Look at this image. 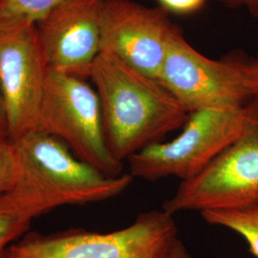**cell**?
Instances as JSON below:
<instances>
[{
	"mask_svg": "<svg viewBox=\"0 0 258 258\" xmlns=\"http://www.w3.org/2000/svg\"><path fill=\"white\" fill-rule=\"evenodd\" d=\"M89 78L98 94L107 148L118 162L183 127L189 111L164 83L101 51Z\"/></svg>",
	"mask_w": 258,
	"mask_h": 258,
	"instance_id": "1",
	"label": "cell"
},
{
	"mask_svg": "<svg viewBox=\"0 0 258 258\" xmlns=\"http://www.w3.org/2000/svg\"><path fill=\"white\" fill-rule=\"evenodd\" d=\"M19 175L14 188L44 204L49 211L63 205L97 203L114 198L132 184L129 173L106 175L75 156L63 142L40 129L14 141Z\"/></svg>",
	"mask_w": 258,
	"mask_h": 258,
	"instance_id": "2",
	"label": "cell"
},
{
	"mask_svg": "<svg viewBox=\"0 0 258 258\" xmlns=\"http://www.w3.org/2000/svg\"><path fill=\"white\" fill-rule=\"evenodd\" d=\"M178 238L173 215L164 210L139 214L110 232L70 229L50 234L28 232L1 258H163Z\"/></svg>",
	"mask_w": 258,
	"mask_h": 258,
	"instance_id": "3",
	"label": "cell"
},
{
	"mask_svg": "<svg viewBox=\"0 0 258 258\" xmlns=\"http://www.w3.org/2000/svg\"><path fill=\"white\" fill-rule=\"evenodd\" d=\"M249 102L189 112L176 138L129 157V174L146 181L176 177L181 182L197 175L243 132L249 120Z\"/></svg>",
	"mask_w": 258,
	"mask_h": 258,
	"instance_id": "4",
	"label": "cell"
},
{
	"mask_svg": "<svg viewBox=\"0 0 258 258\" xmlns=\"http://www.w3.org/2000/svg\"><path fill=\"white\" fill-rule=\"evenodd\" d=\"M38 129L63 142L75 156L106 175H121L122 163L109 151L95 88L72 75L48 67Z\"/></svg>",
	"mask_w": 258,
	"mask_h": 258,
	"instance_id": "5",
	"label": "cell"
},
{
	"mask_svg": "<svg viewBox=\"0 0 258 258\" xmlns=\"http://www.w3.org/2000/svg\"><path fill=\"white\" fill-rule=\"evenodd\" d=\"M249 104V120L243 132L201 172L182 181L162 210L174 215L258 203V98Z\"/></svg>",
	"mask_w": 258,
	"mask_h": 258,
	"instance_id": "6",
	"label": "cell"
},
{
	"mask_svg": "<svg viewBox=\"0 0 258 258\" xmlns=\"http://www.w3.org/2000/svg\"><path fill=\"white\" fill-rule=\"evenodd\" d=\"M160 82L189 112L240 107L254 99L249 60L210 58L188 43L179 28L170 38Z\"/></svg>",
	"mask_w": 258,
	"mask_h": 258,
	"instance_id": "7",
	"label": "cell"
},
{
	"mask_svg": "<svg viewBox=\"0 0 258 258\" xmlns=\"http://www.w3.org/2000/svg\"><path fill=\"white\" fill-rule=\"evenodd\" d=\"M47 71L36 23L0 18V91L13 141L38 129Z\"/></svg>",
	"mask_w": 258,
	"mask_h": 258,
	"instance_id": "8",
	"label": "cell"
},
{
	"mask_svg": "<svg viewBox=\"0 0 258 258\" xmlns=\"http://www.w3.org/2000/svg\"><path fill=\"white\" fill-rule=\"evenodd\" d=\"M178 27L163 6L132 0H104L101 51L117 55L140 72L160 81L170 38Z\"/></svg>",
	"mask_w": 258,
	"mask_h": 258,
	"instance_id": "9",
	"label": "cell"
},
{
	"mask_svg": "<svg viewBox=\"0 0 258 258\" xmlns=\"http://www.w3.org/2000/svg\"><path fill=\"white\" fill-rule=\"evenodd\" d=\"M104 0H65L36 23L48 67L86 79L101 53Z\"/></svg>",
	"mask_w": 258,
	"mask_h": 258,
	"instance_id": "10",
	"label": "cell"
},
{
	"mask_svg": "<svg viewBox=\"0 0 258 258\" xmlns=\"http://www.w3.org/2000/svg\"><path fill=\"white\" fill-rule=\"evenodd\" d=\"M49 212L44 204L13 188L0 195V258L6 249L21 238L32 220Z\"/></svg>",
	"mask_w": 258,
	"mask_h": 258,
	"instance_id": "11",
	"label": "cell"
},
{
	"mask_svg": "<svg viewBox=\"0 0 258 258\" xmlns=\"http://www.w3.org/2000/svg\"><path fill=\"white\" fill-rule=\"evenodd\" d=\"M204 220L236 232L249 246L252 255L258 258V203L230 210H212L200 213Z\"/></svg>",
	"mask_w": 258,
	"mask_h": 258,
	"instance_id": "12",
	"label": "cell"
},
{
	"mask_svg": "<svg viewBox=\"0 0 258 258\" xmlns=\"http://www.w3.org/2000/svg\"><path fill=\"white\" fill-rule=\"evenodd\" d=\"M65 0H0L1 19H23L37 23Z\"/></svg>",
	"mask_w": 258,
	"mask_h": 258,
	"instance_id": "13",
	"label": "cell"
},
{
	"mask_svg": "<svg viewBox=\"0 0 258 258\" xmlns=\"http://www.w3.org/2000/svg\"><path fill=\"white\" fill-rule=\"evenodd\" d=\"M19 159L16 143L0 136V195L12 190L18 182Z\"/></svg>",
	"mask_w": 258,
	"mask_h": 258,
	"instance_id": "14",
	"label": "cell"
},
{
	"mask_svg": "<svg viewBox=\"0 0 258 258\" xmlns=\"http://www.w3.org/2000/svg\"><path fill=\"white\" fill-rule=\"evenodd\" d=\"M161 6L166 8L169 13L181 15L191 14L203 7L206 0H159Z\"/></svg>",
	"mask_w": 258,
	"mask_h": 258,
	"instance_id": "15",
	"label": "cell"
},
{
	"mask_svg": "<svg viewBox=\"0 0 258 258\" xmlns=\"http://www.w3.org/2000/svg\"><path fill=\"white\" fill-rule=\"evenodd\" d=\"M225 6L231 9L245 8L249 14L254 17H258V0H219Z\"/></svg>",
	"mask_w": 258,
	"mask_h": 258,
	"instance_id": "16",
	"label": "cell"
},
{
	"mask_svg": "<svg viewBox=\"0 0 258 258\" xmlns=\"http://www.w3.org/2000/svg\"><path fill=\"white\" fill-rule=\"evenodd\" d=\"M163 258H194L185 248L184 243L178 238L171 244Z\"/></svg>",
	"mask_w": 258,
	"mask_h": 258,
	"instance_id": "17",
	"label": "cell"
},
{
	"mask_svg": "<svg viewBox=\"0 0 258 258\" xmlns=\"http://www.w3.org/2000/svg\"><path fill=\"white\" fill-rule=\"evenodd\" d=\"M0 136L9 137L7 115H6L5 104H4V101H3V97H2L1 91H0Z\"/></svg>",
	"mask_w": 258,
	"mask_h": 258,
	"instance_id": "18",
	"label": "cell"
},
{
	"mask_svg": "<svg viewBox=\"0 0 258 258\" xmlns=\"http://www.w3.org/2000/svg\"><path fill=\"white\" fill-rule=\"evenodd\" d=\"M251 71H252V81H253V93L254 99L258 98V58L251 60Z\"/></svg>",
	"mask_w": 258,
	"mask_h": 258,
	"instance_id": "19",
	"label": "cell"
}]
</instances>
